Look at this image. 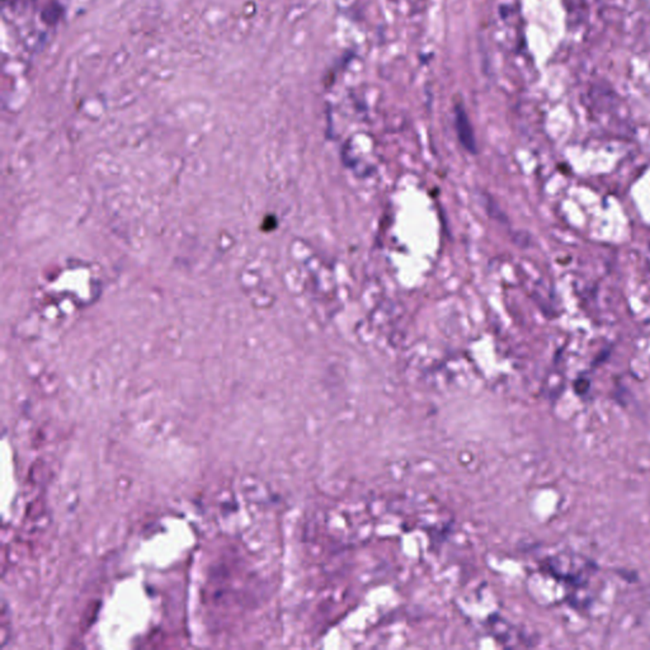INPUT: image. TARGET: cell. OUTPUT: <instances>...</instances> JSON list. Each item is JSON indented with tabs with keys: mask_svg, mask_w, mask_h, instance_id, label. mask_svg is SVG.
Here are the masks:
<instances>
[{
	"mask_svg": "<svg viewBox=\"0 0 650 650\" xmlns=\"http://www.w3.org/2000/svg\"><path fill=\"white\" fill-rule=\"evenodd\" d=\"M455 126L459 139L462 145L465 146V149L469 150L470 153H475L476 144H475L474 131H473L468 115L462 106L455 107Z\"/></svg>",
	"mask_w": 650,
	"mask_h": 650,
	"instance_id": "1",
	"label": "cell"
}]
</instances>
